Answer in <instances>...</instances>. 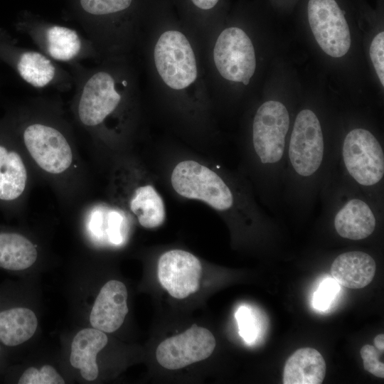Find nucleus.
Segmentation results:
<instances>
[{
	"label": "nucleus",
	"mask_w": 384,
	"mask_h": 384,
	"mask_svg": "<svg viewBox=\"0 0 384 384\" xmlns=\"http://www.w3.org/2000/svg\"><path fill=\"white\" fill-rule=\"evenodd\" d=\"M33 171L65 206L88 191V172L80 156L75 127L58 95L31 97L9 124Z\"/></svg>",
	"instance_id": "f257e3e1"
},
{
	"label": "nucleus",
	"mask_w": 384,
	"mask_h": 384,
	"mask_svg": "<svg viewBox=\"0 0 384 384\" xmlns=\"http://www.w3.org/2000/svg\"><path fill=\"white\" fill-rule=\"evenodd\" d=\"M74 80L68 112L78 128L109 160L130 150L125 110L129 81L113 70L82 63L68 66Z\"/></svg>",
	"instance_id": "f03ea898"
},
{
	"label": "nucleus",
	"mask_w": 384,
	"mask_h": 384,
	"mask_svg": "<svg viewBox=\"0 0 384 384\" xmlns=\"http://www.w3.org/2000/svg\"><path fill=\"white\" fill-rule=\"evenodd\" d=\"M336 161L337 139L327 138L314 110H299L287 145L282 207L299 216L314 210Z\"/></svg>",
	"instance_id": "7ed1b4c3"
},
{
	"label": "nucleus",
	"mask_w": 384,
	"mask_h": 384,
	"mask_svg": "<svg viewBox=\"0 0 384 384\" xmlns=\"http://www.w3.org/2000/svg\"><path fill=\"white\" fill-rule=\"evenodd\" d=\"M169 182L180 197L202 202L230 222L247 225L272 223L258 204L251 183L240 170L184 156L171 165Z\"/></svg>",
	"instance_id": "20e7f679"
},
{
	"label": "nucleus",
	"mask_w": 384,
	"mask_h": 384,
	"mask_svg": "<svg viewBox=\"0 0 384 384\" xmlns=\"http://www.w3.org/2000/svg\"><path fill=\"white\" fill-rule=\"evenodd\" d=\"M109 161L107 199L126 210L142 227L161 226L166 217L165 202L139 158L128 150Z\"/></svg>",
	"instance_id": "39448f33"
},
{
	"label": "nucleus",
	"mask_w": 384,
	"mask_h": 384,
	"mask_svg": "<svg viewBox=\"0 0 384 384\" xmlns=\"http://www.w3.org/2000/svg\"><path fill=\"white\" fill-rule=\"evenodd\" d=\"M322 217L342 239L359 241L376 230L383 210L338 167L334 166L319 196Z\"/></svg>",
	"instance_id": "423d86ee"
},
{
	"label": "nucleus",
	"mask_w": 384,
	"mask_h": 384,
	"mask_svg": "<svg viewBox=\"0 0 384 384\" xmlns=\"http://www.w3.org/2000/svg\"><path fill=\"white\" fill-rule=\"evenodd\" d=\"M339 169L384 210V149L369 129L355 127L337 139Z\"/></svg>",
	"instance_id": "0eeeda50"
},
{
	"label": "nucleus",
	"mask_w": 384,
	"mask_h": 384,
	"mask_svg": "<svg viewBox=\"0 0 384 384\" xmlns=\"http://www.w3.org/2000/svg\"><path fill=\"white\" fill-rule=\"evenodd\" d=\"M34 171L8 125H0V210L14 215L23 210Z\"/></svg>",
	"instance_id": "6e6552de"
},
{
	"label": "nucleus",
	"mask_w": 384,
	"mask_h": 384,
	"mask_svg": "<svg viewBox=\"0 0 384 384\" xmlns=\"http://www.w3.org/2000/svg\"><path fill=\"white\" fill-rule=\"evenodd\" d=\"M20 26L38 50L56 63L68 66L100 54L87 37L72 28L32 19Z\"/></svg>",
	"instance_id": "1a4fd4ad"
},
{
	"label": "nucleus",
	"mask_w": 384,
	"mask_h": 384,
	"mask_svg": "<svg viewBox=\"0 0 384 384\" xmlns=\"http://www.w3.org/2000/svg\"><path fill=\"white\" fill-rule=\"evenodd\" d=\"M154 57L159 75L171 88H186L196 79L194 53L182 33L178 31L163 33L155 46Z\"/></svg>",
	"instance_id": "9d476101"
},
{
	"label": "nucleus",
	"mask_w": 384,
	"mask_h": 384,
	"mask_svg": "<svg viewBox=\"0 0 384 384\" xmlns=\"http://www.w3.org/2000/svg\"><path fill=\"white\" fill-rule=\"evenodd\" d=\"M82 220L86 233L97 245L118 247L128 240L132 217L109 201H95L82 208Z\"/></svg>",
	"instance_id": "9b49d317"
},
{
	"label": "nucleus",
	"mask_w": 384,
	"mask_h": 384,
	"mask_svg": "<svg viewBox=\"0 0 384 384\" xmlns=\"http://www.w3.org/2000/svg\"><path fill=\"white\" fill-rule=\"evenodd\" d=\"M215 66L223 78L247 85L256 68L254 46L246 33L230 27L219 35L213 50Z\"/></svg>",
	"instance_id": "f8f14e48"
},
{
	"label": "nucleus",
	"mask_w": 384,
	"mask_h": 384,
	"mask_svg": "<svg viewBox=\"0 0 384 384\" xmlns=\"http://www.w3.org/2000/svg\"><path fill=\"white\" fill-rule=\"evenodd\" d=\"M308 20L321 48L333 58L346 55L351 43L344 14L335 0H309Z\"/></svg>",
	"instance_id": "ddd939ff"
},
{
	"label": "nucleus",
	"mask_w": 384,
	"mask_h": 384,
	"mask_svg": "<svg viewBox=\"0 0 384 384\" xmlns=\"http://www.w3.org/2000/svg\"><path fill=\"white\" fill-rule=\"evenodd\" d=\"M215 347L210 330L192 325L181 334L164 340L157 347L158 363L169 370H178L208 358Z\"/></svg>",
	"instance_id": "4468645a"
},
{
	"label": "nucleus",
	"mask_w": 384,
	"mask_h": 384,
	"mask_svg": "<svg viewBox=\"0 0 384 384\" xmlns=\"http://www.w3.org/2000/svg\"><path fill=\"white\" fill-rule=\"evenodd\" d=\"M201 274L200 260L183 250H168L158 260L159 281L176 299H182L196 292L199 289Z\"/></svg>",
	"instance_id": "2eb2a0df"
},
{
	"label": "nucleus",
	"mask_w": 384,
	"mask_h": 384,
	"mask_svg": "<svg viewBox=\"0 0 384 384\" xmlns=\"http://www.w3.org/2000/svg\"><path fill=\"white\" fill-rule=\"evenodd\" d=\"M125 284L112 279L101 288L90 314L92 326L105 333L117 331L129 311Z\"/></svg>",
	"instance_id": "dca6fc26"
},
{
	"label": "nucleus",
	"mask_w": 384,
	"mask_h": 384,
	"mask_svg": "<svg viewBox=\"0 0 384 384\" xmlns=\"http://www.w3.org/2000/svg\"><path fill=\"white\" fill-rule=\"evenodd\" d=\"M376 271L373 257L361 250H350L337 255L331 265V274L341 285L361 289L369 284Z\"/></svg>",
	"instance_id": "f3484780"
},
{
	"label": "nucleus",
	"mask_w": 384,
	"mask_h": 384,
	"mask_svg": "<svg viewBox=\"0 0 384 384\" xmlns=\"http://www.w3.org/2000/svg\"><path fill=\"white\" fill-rule=\"evenodd\" d=\"M107 341L105 333L93 327L79 331L73 338L70 362L73 367L80 370L85 380L92 381L97 378L99 369L96 357Z\"/></svg>",
	"instance_id": "a211bd4d"
},
{
	"label": "nucleus",
	"mask_w": 384,
	"mask_h": 384,
	"mask_svg": "<svg viewBox=\"0 0 384 384\" xmlns=\"http://www.w3.org/2000/svg\"><path fill=\"white\" fill-rule=\"evenodd\" d=\"M37 257V247L26 235L14 228L0 225L1 269L23 271L31 267Z\"/></svg>",
	"instance_id": "6ab92c4d"
},
{
	"label": "nucleus",
	"mask_w": 384,
	"mask_h": 384,
	"mask_svg": "<svg viewBox=\"0 0 384 384\" xmlns=\"http://www.w3.org/2000/svg\"><path fill=\"white\" fill-rule=\"evenodd\" d=\"M38 319L30 309L21 306H0V343L16 347L35 334Z\"/></svg>",
	"instance_id": "aec40b11"
},
{
	"label": "nucleus",
	"mask_w": 384,
	"mask_h": 384,
	"mask_svg": "<svg viewBox=\"0 0 384 384\" xmlns=\"http://www.w3.org/2000/svg\"><path fill=\"white\" fill-rule=\"evenodd\" d=\"M326 369L324 358L317 350L299 348L287 360L282 381L284 384H321Z\"/></svg>",
	"instance_id": "412c9836"
},
{
	"label": "nucleus",
	"mask_w": 384,
	"mask_h": 384,
	"mask_svg": "<svg viewBox=\"0 0 384 384\" xmlns=\"http://www.w3.org/2000/svg\"><path fill=\"white\" fill-rule=\"evenodd\" d=\"M132 0H79L84 35L88 38L102 17L126 10Z\"/></svg>",
	"instance_id": "4be33fe9"
},
{
	"label": "nucleus",
	"mask_w": 384,
	"mask_h": 384,
	"mask_svg": "<svg viewBox=\"0 0 384 384\" xmlns=\"http://www.w3.org/2000/svg\"><path fill=\"white\" fill-rule=\"evenodd\" d=\"M19 384H64L65 380L57 370L50 365L40 368L29 367L20 375Z\"/></svg>",
	"instance_id": "5701e85b"
},
{
	"label": "nucleus",
	"mask_w": 384,
	"mask_h": 384,
	"mask_svg": "<svg viewBox=\"0 0 384 384\" xmlns=\"http://www.w3.org/2000/svg\"><path fill=\"white\" fill-rule=\"evenodd\" d=\"M235 317L240 336L247 343L254 342L257 336L258 325L250 309L247 306H240L236 311Z\"/></svg>",
	"instance_id": "b1692460"
},
{
	"label": "nucleus",
	"mask_w": 384,
	"mask_h": 384,
	"mask_svg": "<svg viewBox=\"0 0 384 384\" xmlns=\"http://www.w3.org/2000/svg\"><path fill=\"white\" fill-rule=\"evenodd\" d=\"M339 291L338 283L331 278H326L319 286L314 294V308L324 311L334 302Z\"/></svg>",
	"instance_id": "393cba45"
},
{
	"label": "nucleus",
	"mask_w": 384,
	"mask_h": 384,
	"mask_svg": "<svg viewBox=\"0 0 384 384\" xmlns=\"http://www.w3.org/2000/svg\"><path fill=\"white\" fill-rule=\"evenodd\" d=\"M380 353L375 346L368 344L363 346L360 351L365 370L373 375L383 378L384 364L379 360Z\"/></svg>",
	"instance_id": "a878e982"
},
{
	"label": "nucleus",
	"mask_w": 384,
	"mask_h": 384,
	"mask_svg": "<svg viewBox=\"0 0 384 384\" xmlns=\"http://www.w3.org/2000/svg\"><path fill=\"white\" fill-rule=\"evenodd\" d=\"M370 56L377 75L384 85V32H379L370 46Z\"/></svg>",
	"instance_id": "bb28decb"
},
{
	"label": "nucleus",
	"mask_w": 384,
	"mask_h": 384,
	"mask_svg": "<svg viewBox=\"0 0 384 384\" xmlns=\"http://www.w3.org/2000/svg\"><path fill=\"white\" fill-rule=\"evenodd\" d=\"M192 2L201 9H210L215 6L218 0H191Z\"/></svg>",
	"instance_id": "cd10ccee"
},
{
	"label": "nucleus",
	"mask_w": 384,
	"mask_h": 384,
	"mask_svg": "<svg viewBox=\"0 0 384 384\" xmlns=\"http://www.w3.org/2000/svg\"><path fill=\"white\" fill-rule=\"evenodd\" d=\"M375 347L380 351H384V335L383 334H378L374 338Z\"/></svg>",
	"instance_id": "c85d7f7f"
},
{
	"label": "nucleus",
	"mask_w": 384,
	"mask_h": 384,
	"mask_svg": "<svg viewBox=\"0 0 384 384\" xmlns=\"http://www.w3.org/2000/svg\"><path fill=\"white\" fill-rule=\"evenodd\" d=\"M1 353H2V348H1V346L0 345V361H1Z\"/></svg>",
	"instance_id": "c756f323"
}]
</instances>
